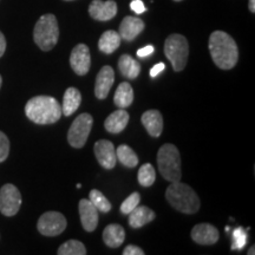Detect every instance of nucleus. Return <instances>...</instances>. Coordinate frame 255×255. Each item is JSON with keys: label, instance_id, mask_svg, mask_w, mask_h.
Wrapping results in <instances>:
<instances>
[{"label": "nucleus", "instance_id": "a211bd4d", "mask_svg": "<svg viewBox=\"0 0 255 255\" xmlns=\"http://www.w3.org/2000/svg\"><path fill=\"white\" fill-rule=\"evenodd\" d=\"M129 114L124 109H119L114 111L113 114L105 120L104 128L110 133H120L126 129L129 123Z\"/></svg>", "mask_w": 255, "mask_h": 255}, {"label": "nucleus", "instance_id": "58836bf2", "mask_svg": "<svg viewBox=\"0 0 255 255\" xmlns=\"http://www.w3.org/2000/svg\"><path fill=\"white\" fill-rule=\"evenodd\" d=\"M1 83H2V78H1V75H0V88H1Z\"/></svg>", "mask_w": 255, "mask_h": 255}, {"label": "nucleus", "instance_id": "412c9836", "mask_svg": "<svg viewBox=\"0 0 255 255\" xmlns=\"http://www.w3.org/2000/svg\"><path fill=\"white\" fill-rule=\"evenodd\" d=\"M82 103V95L76 88H69L65 91L63 98L62 114L64 116L69 117L73 113H76Z\"/></svg>", "mask_w": 255, "mask_h": 255}, {"label": "nucleus", "instance_id": "f8f14e48", "mask_svg": "<svg viewBox=\"0 0 255 255\" xmlns=\"http://www.w3.org/2000/svg\"><path fill=\"white\" fill-rule=\"evenodd\" d=\"M89 14L95 20L109 21L117 14L116 1H114V0H108V1L92 0L90 6H89Z\"/></svg>", "mask_w": 255, "mask_h": 255}, {"label": "nucleus", "instance_id": "a19ab883", "mask_svg": "<svg viewBox=\"0 0 255 255\" xmlns=\"http://www.w3.org/2000/svg\"><path fill=\"white\" fill-rule=\"evenodd\" d=\"M174 1H182V0H174Z\"/></svg>", "mask_w": 255, "mask_h": 255}, {"label": "nucleus", "instance_id": "f257e3e1", "mask_svg": "<svg viewBox=\"0 0 255 255\" xmlns=\"http://www.w3.org/2000/svg\"><path fill=\"white\" fill-rule=\"evenodd\" d=\"M209 52L213 62L221 70H231L239 60L237 43L225 31H214L209 37Z\"/></svg>", "mask_w": 255, "mask_h": 255}, {"label": "nucleus", "instance_id": "20e7f679", "mask_svg": "<svg viewBox=\"0 0 255 255\" xmlns=\"http://www.w3.org/2000/svg\"><path fill=\"white\" fill-rule=\"evenodd\" d=\"M59 38V26L55 14H44L38 19L33 30V40L43 51H51L57 45Z\"/></svg>", "mask_w": 255, "mask_h": 255}, {"label": "nucleus", "instance_id": "6e6552de", "mask_svg": "<svg viewBox=\"0 0 255 255\" xmlns=\"http://www.w3.org/2000/svg\"><path fill=\"white\" fill-rule=\"evenodd\" d=\"M66 222L65 216L58 212H46L38 220V232L44 237H57L65 231Z\"/></svg>", "mask_w": 255, "mask_h": 255}, {"label": "nucleus", "instance_id": "423d86ee", "mask_svg": "<svg viewBox=\"0 0 255 255\" xmlns=\"http://www.w3.org/2000/svg\"><path fill=\"white\" fill-rule=\"evenodd\" d=\"M164 53L175 71H182L186 68L189 56V44L187 38L178 33L170 34L165 39Z\"/></svg>", "mask_w": 255, "mask_h": 255}, {"label": "nucleus", "instance_id": "f704fd0d", "mask_svg": "<svg viewBox=\"0 0 255 255\" xmlns=\"http://www.w3.org/2000/svg\"><path fill=\"white\" fill-rule=\"evenodd\" d=\"M164 70H165L164 63H158V64H156V65L152 66V69L150 70V77L155 78L156 76H158L159 73H161L162 71H164Z\"/></svg>", "mask_w": 255, "mask_h": 255}, {"label": "nucleus", "instance_id": "ddd939ff", "mask_svg": "<svg viewBox=\"0 0 255 255\" xmlns=\"http://www.w3.org/2000/svg\"><path fill=\"white\" fill-rule=\"evenodd\" d=\"M190 235L196 244L202 245V246H210L219 241L220 232L218 228L209 223H200V225L194 226Z\"/></svg>", "mask_w": 255, "mask_h": 255}, {"label": "nucleus", "instance_id": "c85d7f7f", "mask_svg": "<svg viewBox=\"0 0 255 255\" xmlns=\"http://www.w3.org/2000/svg\"><path fill=\"white\" fill-rule=\"evenodd\" d=\"M139 201H141V196L138 193H132L131 195H129L126 200L123 201V203L121 205V213L124 215H128L129 213H131L133 209L138 206Z\"/></svg>", "mask_w": 255, "mask_h": 255}, {"label": "nucleus", "instance_id": "c756f323", "mask_svg": "<svg viewBox=\"0 0 255 255\" xmlns=\"http://www.w3.org/2000/svg\"><path fill=\"white\" fill-rule=\"evenodd\" d=\"M247 242V233L244 231L241 227L234 229L233 232V244L231 248L233 251H239L244 248Z\"/></svg>", "mask_w": 255, "mask_h": 255}, {"label": "nucleus", "instance_id": "aec40b11", "mask_svg": "<svg viewBox=\"0 0 255 255\" xmlns=\"http://www.w3.org/2000/svg\"><path fill=\"white\" fill-rule=\"evenodd\" d=\"M126 240V231L121 225L111 223L103 231V241L108 247L119 248Z\"/></svg>", "mask_w": 255, "mask_h": 255}, {"label": "nucleus", "instance_id": "a878e982", "mask_svg": "<svg viewBox=\"0 0 255 255\" xmlns=\"http://www.w3.org/2000/svg\"><path fill=\"white\" fill-rule=\"evenodd\" d=\"M58 255H85L87 254V248L81 241L78 240H69L64 242L57 251Z\"/></svg>", "mask_w": 255, "mask_h": 255}, {"label": "nucleus", "instance_id": "5701e85b", "mask_svg": "<svg viewBox=\"0 0 255 255\" xmlns=\"http://www.w3.org/2000/svg\"><path fill=\"white\" fill-rule=\"evenodd\" d=\"M119 69L124 77L136 79L141 73V64L129 55H122L119 59Z\"/></svg>", "mask_w": 255, "mask_h": 255}, {"label": "nucleus", "instance_id": "dca6fc26", "mask_svg": "<svg viewBox=\"0 0 255 255\" xmlns=\"http://www.w3.org/2000/svg\"><path fill=\"white\" fill-rule=\"evenodd\" d=\"M144 21L142 19L128 15L122 20L120 25V36L122 39L127 41H132L138 36L141 32L144 30Z\"/></svg>", "mask_w": 255, "mask_h": 255}, {"label": "nucleus", "instance_id": "f3484780", "mask_svg": "<svg viewBox=\"0 0 255 255\" xmlns=\"http://www.w3.org/2000/svg\"><path fill=\"white\" fill-rule=\"evenodd\" d=\"M143 127L151 137H159L163 131V117L158 110H148L141 117Z\"/></svg>", "mask_w": 255, "mask_h": 255}, {"label": "nucleus", "instance_id": "c9c22d12", "mask_svg": "<svg viewBox=\"0 0 255 255\" xmlns=\"http://www.w3.org/2000/svg\"><path fill=\"white\" fill-rule=\"evenodd\" d=\"M5 50H6V39L4 34H2L1 31H0V58H1L2 55L5 53Z\"/></svg>", "mask_w": 255, "mask_h": 255}, {"label": "nucleus", "instance_id": "2f4dec72", "mask_svg": "<svg viewBox=\"0 0 255 255\" xmlns=\"http://www.w3.org/2000/svg\"><path fill=\"white\" fill-rule=\"evenodd\" d=\"M130 8H131L136 14H142L146 11L145 6L143 4L142 0H132V1L130 2Z\"/></svg>", "mask_w": 255, "mask_h": 255}, {"label": "nucleus", "instance_id": "2eb2a0df", "mask_svg": "<svg viewBox=\"0 0 255 255\" xmlns=\"http://www.w3.org/2000/svg\"><path fill=\"white\" fill-rule=\"evenodd\" d=\"M79 216L83 228L85 231L91 233L94 232L98 226V209L92 205L90 200L82 199L78 203Z\"/></svg>", "mask_w": 255, "mask_h": 255}, {"label": "nucleus", "instance_id": "f03ea898", "mask_svg": "<svg viewBox=\"0 0 255 255\" xmlns=\"http://www.w3.org/2000/svg\"><path fill=\"white\" fill-rule=\"evenodd\" d=\"M25 114L28 120L36 124H53L62 117V105L50 96H36L25 105Z\"/></svg>", "mask_w": 255, "mask_h": 255}, {"label": "nucleus", "instance_id": "4c0bfd02", "mask_svg": "<svg viewBox=\"0 0 255 255\" xmlns=\"http://www.w3.org/2000/svg\"><path fill=\"white\" fill-rule=\"evenodd\" d=\"M254 248H255L254 246H252V247L250 248V251H248V253H247V254H248V255H251V254H252V255H254V254H255V252H254Z\"/></svg>", "mask_w": 255, "mask_h": 255}, {"label": "nucleus", "instance_id": "ea45409f", "mask_svg": "<svg viewBox=\"0 0 255 255\" xmlns=\"http://www.w3.org/2000/svg\"><path fill=\"white\" fill-rule=\"evenodd\" d=\"M64 1H73V0H64Z\"/></svg>", "mask_w": 255, "mask_h": 255}, {"label": "nucleus", "instance_id": "72a5a7b5", "mask_svg": "<svg viewBox=\"0 0 255 255\" xmlns=\"http://www.w3.org/2000/svg\"><path fill=\"white\" fill-rule=\"evenodd\" d=\"M154 51H155V47L154 46H152V45H146L144 47H142V49L137 50L136 53H137V56L141 57V58H145V57L152 55V52H154Z\"/></svg>", "mask_w": 255, "mask_h": 255}, {"label": "nucleus", "instance_id": "0eeeda50", "mask_svg": "<svg viewBox=\"0 0 255 255\" xmlns=\"http://www.w3.org/2000/svg\"><path fill=\"white\" fill-rule=\"evenodd\" d=\"M94 119L90 114H81L73 121L68 132V142L73 148L81 149L85 145L90 135Z\"/></svg>", "mask_w": 255, "mask_h": 255}, {"label": "nucleus", "instance_id": "473e14b6", "mask_svg": "<svg viewBox=\"0 0 255 255\" xmlns=\"http://www.w3.org/2000/svg\"><path fill=\"white\" fill-rule=\"evenodd\" d=\"M123 255H144V251H142L141 248L135 246V245H129L124 248Z\"/></svg>", "mask_w": 255, "mask_h": 255}, {"label": "nucleus", "instance_id": "cd10ccee", "mask_svg": "<svg viewBox=\"0 0 255 255\" xmlns=\"http://www.w3.org/2000/svg\"><path fill=\"white\" fill-rule=\"evenodd\" d=\"M89 200H90L92 205L98 209V212L109 213L111 210V203L109 202V200H108L100 190L92 189L90 191V194H89Z\"/></svg>", "mask_w": 255, "mask_h": 255}, {"label": "nucleus", "instance_id": "e433bc0d", "mask_svg": "<svg viewBox=\"0 0 255 255\" xmlns=\"http://www.w3.org/2000/svg\"><path fill=\"white\" fill-rule=\"evenodd\" d=\"M248 8H250L252 13H255V0H250V2H248Z\"/></svg>", "mask_w": 255, "mask_h": 255}, {"label": "nucleus", "instance_id": "4be33fe9", "mask_svg": "<svg viewBox=\"0 0 255 255\" xmlns=\"http://www.w3.org/2000/svg\"><path fill=\"white\" fill-rule=\"evenodd\" d=\"M121 38L119 32L109 30L105 31L98 40V49L105 55H111L119 49L121 45Z\"/></svg>", "mask_w": 255, "mask_h": 255}, {"label": "nucleus", "instance_id": "7c9ffc66", "mask_svg": "<svg viewBox=\"0 0 255 255\" xmlns=\"http://www.w3.org/2000/svg\"><path fill=\"white\" fill-rule=\"evenodd\" d=\"M9 154V141L4 132L0 131V163L8 157Z\"/></svg>", "mask_w": 255, "mask_h": 255}, {"label": "nucleus", "instance_id": "bb28decb", "mask_svg": "<svg viewBox=\"0 0 255 255\" xmlns=\"http://www.w3.org/2000/svg\"><path fill=\"white\" fill-rule=\"evenodd\" d=\"M138 182L142 187H150L156 180L155 169L150 163H144L138 170Z\"/></svg>", "mask_w": 255, "mask_h": 255}, {"label": "nucleus", "instance_id": "39448f33", "mask_svg": "<svg viewBox=\"0 0 255 255\" xmlns=\"http://www.w3.org/2000/svg\"><path fill=\"white\" fill-rule=\"evenodd\" d=\"M158 170L165 181L176 182L182 177L181 170V156L178 149L174 144L162 145L157 154Z\"/></svg>", "mask_w": 255, "mask_h": 255}, {"label": "nucleus", "instance_id": "7ed1b4c3", "mask_svg": "<svg viewBox=\"0 0 255 255\" xmlns=\"http://www.w3.org/2000/svg\"><path fill=\"white\" fill-rule=\"evenodd\" d=\"M165 199L174 209L184 214H195L201 206V201L195 191L180 181L171 182L165 191Z\"/></svg>", "mask_w": 255, "mask_h": 255}, {"label": "nucleus", "instance_id": "6ab92c4d", "mask_svg": "<svg viewBox=\"0 0 255 255\" xmlns=\"http://www.w3.org/2000/svg\"><path fill=\"white\" fill-rule=\"evenodd\" d=\"M156 218L154 210L148 208L146 206H137L131 213H129V225L133 229L141 228L148 225Z\"/></svg>", "mask_w": 255, "mask_h": 255}, {"label": "nucleus", "instance_id": "b1692460", "mask_svg": "<svg viewBox=\"0 0 255 255\" xmlns=\"http://www.w3.org/2000/svg\"><path fill=\"white\" fill-rule=\"evenodd\" d=\"M114 102L117 108L120 109H126V108L130 107L133 102V90L131 85L128 82L121 83L117 88L116 92H115Z\"/></svg>", "mask_w": 255, "mask_h": 255}, {"label": "nucleus", "instance_id": "1a4fd4ad", "mask_svg": "<svg viewBox=\"0 0 255 255\" xmlns=\"http://www.w3.org/2000/svg\"><path fill=\"white\" fill-rule=\"evenodd\" d=\"M21 194L14 184L7 183L0 189V212L5 216H14L21 207Z\"/></svg>", "mask_w": 255, "mask_h": 255}, {"label": "nucleus", "instance_id": "393cba45", "mask_svg": "<svg viewBox=\"0 0 255 255\" xmlns=\"http://www.w3.org/2000/svg\"><path fill=\"white\" fill-rule=\"evenodd\" d=\"M116 157L122 163L124 167L128 168H135L138 164V157H137L136 152L130 148L129 145L122 144L117 148Z\"/></svg>", "mask_w": 255, "mask_h": 255}, {"label": "nucleus", "instance_id": "9d476101", "mask_svg": "<svg viewBox=\"0 0 255 255\" xmlns=\"http://www.w3.org/2000/svg\"><path fill=\"white\" fill-rule=\"evenodd\" d=\"M70 65L78 76L87 75L91 66L90 50L85 44H78L73 47L70 55Z\"/></svg>", "mask_w": 255, "mask_h": 255}, {"label": "nucleus", "instance_id": "4468645a", "mask_svg": "<svg viewBox=\"0 0 255 255\" xmlns=\"http://www.w3.org/2000/svg\"><path fill=\"white\" fill-rule=\"evenodd\" d=\"M115 82V71L109 65H105L97 73L95 84V95L98 100H105Z\"/></svg>", "mask_w": 255, "mask_h": 255}, {"label": "nucleus", "instance_id": "9b49d317", "mask_svg": "<svg viewBox=\"0 0 255 255\" xmlns=\"http://www.w3.org/2000/svg\"><path fill=\"white\" fill-rule=\"evenodd\" d=\"M94 150L96 158L104 169H114L116 165V149L113 142L108 139H100L95 143Z\"/></svg>", "mask_w": 255, "mask_h": 255}]
</instances>
